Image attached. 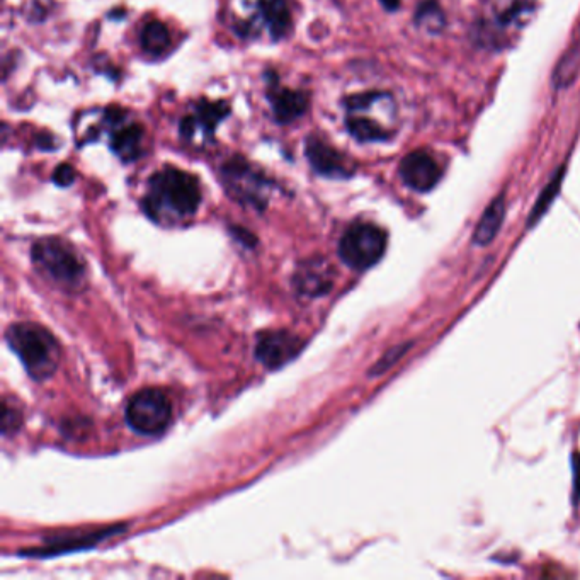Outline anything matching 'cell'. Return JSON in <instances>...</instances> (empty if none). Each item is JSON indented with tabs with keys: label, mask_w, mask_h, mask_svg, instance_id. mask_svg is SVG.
<instances>
[{
	"label": "cell",
	"mask_w": 580,
	"mask_h": 580,
	"mask_svg": "<svg viewBox=\"0 0 580 580\" xmlns=\"http://www.w3.org/2000/svg\"><path fill=\"white\" fill-rule=\"evenodd\" d=\"M222 177L230 196H234L242 205H251L257 210H262L268 205L266 191L271 182L245 160L237 157L227 162L223 165Z\"/></svg>",
	"instance_id": "7"
},
{
	"label": "cell",
	"mask_w": 580,
	"mask_h": 580,
	"mask_svg": "<svg viewBox=\"0 0 580 580\" xmlns=\"http://www.w3.org/2000/svg\"><path fill=\"white\" fill-rule=\"evenodd\" d=\"M417 23L422 24L427 31H439L444 26V14L434 0H426L417 12Z\"/></svg>",
	"instance_id": "18"
},
{
	"label": "cell",
	"mask_w": 580,
	"mask_h": 580,
	"mask_svg": "<svg viewBox=\"0 0 580 580\" xmlns=\"http://www.w3.org/2000/svg\"><path fill=\"white\" fill-rule=\"evenodd\" d=\"M402 181L414 191L427 193L438 184L441 179V167L433 155L424 150L410 152L400 164Z\"/></svg>",
	"instance_id": "11"
},
{
	"label": "cell",
	"mask_w": 580,
	"mask_h": 580,
	"mask_svg": "<svg viewBox=\"0 0 580 580\" xmlns=\"http://www.w3.org/2000/svg\"><path fill=\"white\" fill-rule=\"evenodd\" d=\"M104 123L111 128V150L123 162H133L142 154L143 126L138 123H126L121 109H108Z\"/></svg>",
	"instance_id": "10"
},
{
	"label": "cell",
	"mask_w": 580,
	"mask_h": 580,
	"mask_svg": "<svg viewBox=\"0 0 580 580\" xmlns=\"http://www.w3.org/2000/svg\"><path fill=\"white\" fill-rule=\"evenodd\" d=\"M201 203L200 182L188 172L165 167L150 177L143 211L154 222L171 225L193 217Z\"/></svg>",
	"instance_id": "1"
},
{
	"label": "cell",
	"mask_w": 580,
	"mask_h": 580,
	"mask_svg": "<svg viewBox=\"0 0 580 580\" xmlns=\"http://www.w3.org/2000/svg\"><path fill=\"white\" fill-rule=\"evenodd\" d=\"M387 249V234L373 223L359 222L347 228L339 242V256L349 268L364 271L375 266Z\"/></svg>",
	"instance_id": "4"
},
{
	"label": "cell",
	"mask_w": 580,
	"mask_h": 580,
	"mask_svg": "<svg viewBox=\"0 0 580 580\" xmlns=\"http://www.w3.org/2000/svg\"><path fill=\"white\" fill-rule=\"evenodd\" d=\"M11 422H14V424L21 422V416H19L18 412L9 409V405H4V424H2L4 433H11Z\"/></svg>",
	"instance_id": "21"
},
{
	"label": "cell",
	"mask_w": 580,
	"mask_h": 580,
	"mask_svg": "<svg viewBox=\"0 0 580 580\" xmlns=\"http://www.w3.org/2000/svg\"><path fill=\"white\" fill-rule=\"evenodd\" d=\"M252 18L237 26L244 38H257L268 31L273 41L283 40L291 29V14L286 0H244Z\"/></svg>",
	"instance_id": "6"
},
{
	"label": "cell",
	"mask_w": 580,
	"mask_h": 580,
	"mask_svg": "<svg viewBox=\"0 0 580 580\" xmlns=\"http://www.w3.org/2000/svg\"><path fill=\"white\" fill-rule=\"evenodd\" d=\"M300 337L288 330H268L257 337L256 358L269 370H278L302 351Z\"/></svg>",
	"instance_id": "9"
},
{
	"label": "cell",
	"mask_w": 580,
	"mask_h": 580,
	"mask_svg": "<svg viewBox=\"0 0 580 580\" xmlns=\"http://www.w3.org/2000/svg\"><path fill=\"white\" fill-rule=\"evenodd\" d=\"M6 339L12 351L23 361L31 378L46 380L60 363V347L55 337L33 322L14 324L7 329Z\"/></svg>",
	"instance_id": "2"
},
{
	"label": "cell",
	"mask_w": 580,
	"mask_h": 580,
	"mask_svg": "<svg viewBox=\"0 0 580 580\" xmlns=\"http://www.w3.org/2000/svg\"><path fill=\"white\" fill-rule=\"evenodd\" d=\"M562 171L557 172V176L553 177L552 182L546 186L545 191L541 193L540 200L536 201L535 208L531 211V217H529V227L533 223L538 222L543 213L548 210V206L552 205L553 198L557 196L558 191H560V184H562Z\"/></svg>",
	"instance_id": "17"
},
{
	"label": "cell",
	"mask_w": 580,
	"mask_h": 580,
	"mask_svg": "<svg viewBox=\"0 0 580 580\" xmlns=\"http://www.w3.org/2000/svg\"><path fill=\"white\" fill-rule=\"evenodd\" d=\"M171 421V400L159 388H143L126 405V422L145 436L164 433Z\"/></svg>",
	"instance_id": "5"
},
{
	"label": "cell",
	"mask_w": 580,
	"mask_h": 580,
	"mask_svg": "<svg viewBox=\"0 0 580 580\" xmlns=\"http://www.w3.org/2000/svg\"><path fill=\"white\" fill-rule=\"evenodd\" d=\"M74 181L75 169L70 164H60L53 172V182L60 188H67L70 184H74Z\"/></svg>",
	"instance_id": "20"
},
{
	"label": "cell",
	"mask_w": 580,
	"mask_h": 580,
	"mask_svg": "<svg viewBox=\"0 0 580 580\" xmlns=\"http://www.w3.org/2000/svg\"><path fill=\"white\" fill-rule=\"evenodd\" d=\"M504 217H506V200L501 194L499 198H495L487 206V210L484 211V215L480 218V222L475 228V234H473V244L480 245V247L492 244L495 235L499 234V230H501Z\"/></svg>",
	"instance_id": "15"
},
{
	"label": "cell",
	"mask_w": 580,
	"mask_h": 580,
	"mask_svg": "<svg viewBox=\"0 0 580 580\" xmlns=\"http://www.w3.org/2000/svg\"><path fill=\"white\" fill-rule=\"evenodd\" d=\"M140 43L148 55L159 57L171 45V33L164 23L150 21L140 33Z\"/></svg>",
	"instance_id": "16"
},
{
	"label": "cell",
	"mask_w": 580,
	"mask_h": 580,
	"mask_svg": "<svg viewBox=\"0 0 580 580\" xmlns=\"http://www.w3.org/2000/svg\"><path fill=\"white\" fill-rule=\"evenodd\" d=\"M305 152H307V159L313 171L320 176L332 177V179L353 176V169L349 167L346 159L337 152L336 148L330 147L320 138L308 137Z\"/></svg>",
	"instance_id": "12"
},
{
	"label": "cell",
	"mask_w": 580,
	"mask_h": 580,
	"mask_svg": "<svg viewBox=\"0 0 580 580\" xmlns=\"http://www.w3.org/2000/svg\"><path fill=\"white\" fill-rule=\"evenodd\" d=\"M33 261L36 268L45 274L46 278L63 288H74L84 281V262L75 254L74 249L62 240H40L33 247Z\"/></svg>",
	"instance_id": "3"
},
{
	"label": "cell",
	"mask_w": 580,
	"mask_h": 580,
	"mask_svg": "<svg viewBox=\"0 0 580 580\" xmlns=\"http://www.w3.org/2000/svg\"><path fill=\"white\" fill-rule=\"evenodd\" d=\"M574 499L580 501V455H574Z\"/></svg>",
	"instance_id": "22"
},
{
	"label": "cell",
	"mask_w": 580,
	"mask_h": 580,
	"mask_svg": "<svg viewBox=\"0 0 580 580\" xmlns=\"http://www.w3.org/2000/svg\"><path fill=\"white\" fill-rule=\"evenodd\" d=\"M381 4L387 7L388 11H395V9H399L400 0H381Z\"/></svg>",
	"instance_id": "23"
},
{
	"label": "cell",
	"mask_w": 580,
	"mask_h": 580,
	"mask_svg": "<svg viewBox=\"0 0 580 580\" xmlns=\"http://www.w3.org/2000/svg\"><path fill=\"white\" fill-rule=\"evenodd\" d=\"M412 347V342H405V344H400V346L392 347L388 349L385 356L375 364V368L370 371L371 376L383 375L385 371L390 370L392 366L399 363L400 359L404 358L405 354L409 353V349Z\"/></svg>",
	"instance_id": "19"
},
{
	"label": "cell",
	"mask_w": 580,
	"mask_h": 580,
	"mask_svg": "<svg viewBox=\"0 0 580 580\" xmlns=\"http://www.w3.org/2000/svg\"><path fill=\"white\" fill-rule=\"evenodd\" d=\"M295 286L298 293L307 296H322L332 286L330 266L324 261H308L296 269Z\"/></svg>",
	"instance_id": "13"
},
{
	"label": "cell",
	"mask_w": 580,
	"mask_h": 580,
	"mask_svg": "<svg viewBox=\"0 0 580 580\" xmlns=\"http://www.w3.org/2000/svg\"><path fill=\"white\" fill-rule=\"evenodd\" d=\"M230 116V106L227 101H208L201 99L194 104L193 111L184 116L179 125V133L184 140L194 143L211 142L215 138L218 123Z\"/></svg>",
	"instance_id": "8"
},
{
	"label": "cell",
	"mask_w": 580,
	"mask_h": 580,
	"mask_svg": "<svg viewBox=\"0 0 580 580\" xmlns=\"http://www.w3.org/2000/svg\"><path fill=\"white\" fill-rule=\"evenodd\" d=\"M269 101L273 104L274 120L279 125H288L298 120L308 108V97L305 92L291 91V89H276L269 94Z\"/></svg>",
	"instance_id": "14"
}]
</instances>
